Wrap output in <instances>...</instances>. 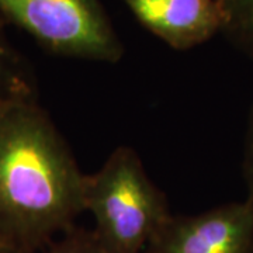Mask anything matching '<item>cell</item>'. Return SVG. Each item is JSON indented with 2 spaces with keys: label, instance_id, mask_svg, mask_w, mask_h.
I'll return each mask as SVG.
<instances>
[{
  "label": "cell",
  "instance_id": "6da1fadb",
  "mask_svg": "<svg viewBox=\"0 0 253 253\" xmlns=\"http://www.w3.org/2000/svg\"><path fill=\"white\" fill-rule=\"evenodd\" d=\"M84 174L37 100L0 103V241L45 249L84 212Z\"/></svg>",
  "mask_w": 253,
  "mask_h": 253
},
{
  "label": "cell",
  "instance_id": "7a4b0ae2",
  "mask_svg": "<svg viewBox=\"0 0 253 253\" xmlns=\"http://www.w3.org/2000/svg\"><path fill=\"white\" fill-rule=\"evenodd\" d=\"M83 206L107 253H142L172 215L165 193L129 146H118L97 172L84 174Z\"/></svg>",
  "mask_w": 253,
  "mask_h": 253
},
{
  "label": "cell",
  "instance_id": "3957f363",
  "mask_svg": "<svg viewBox=\"0 0 253 253\" xmlns=\"http://www.w3.org/2000/svg\"><path fill=\"white\" fill-rule=\"evenodd\" d=\"M0 20L51 54L109 63L124 54L99 0H0Z\"/></svg>",
  "mask_w": 253,
  "mask_h": 253
},
{
  "label": "cell",
  "instance_id": "277c9868",
  "mask_svg": "<svg viewBox=\"0 0 253 253\" xmlns=\"http://www.w3.org/2000/svg\"><path fill=\"white\" fill-rule=\"evenodd\" d=\"M142 253H253V203L170 215Z\"/></svg>",
  "mask_w": 253,
  "mask_h": 253
},
{
  "label": "cell",
  "instance_id": "5b68a950",
  "mask_svg": "<svg viewBox=\"0 0 253 253\" xmlns=\"http://www.w3.org/2000/svg\"><path fill=\"white\" fill-rule=\"evenodd\" d=\"M141 24L174 49L208 41L226 23L217 0H124Z\"/></svg>",
  "mask_w": 253,
  "mask_h": 253
},
{
  "label": "cell",
  "instance_id": "8992f818",
  "mask_svg": "<svg viewBox=\"0 0 253 253\" xmlns=\"http://www.w3.org/2000/svg\"><path fill=\"white\" fill-rule=\"evenodd\" d=\"M10 100H37V82L30 63L10 42L0 20V103Z\"/></svg>",
  "mask_w": 253,
  "mask_h": 253
},
{
  "label": "cell",
  "instance_id": "52a82bcc",
  "mask_svg": "<svg viewBox=\"0 0 253 253\" xmlns=\"http://www.w3.org/2000/svg\"><path fill=\"white\" fill-rule=\"evenodd\" d=\"M222 31L253 56V0H228Z\"/></svg>",
  "mask_w": 253,
  "mask_h": 253
},
{
  "label": "cell",
  "instance_id": "ba28073f",
  "mask_svg": "<svg viewBox=\"0 0 253 253\" xmlns=\"http://www.w3.org/2000/svg\"><path fill=\"white\" fill-rule=\"evenodd\" d=\"M45 253H107L91 229L72 226L45 248Z\"/></svg>",
  "mask_w": 253,
  "mask_h": 253
},
{
  "label": "cell",
  "instance_id": "9c48e42d",
  "mask_svg": "<svg viewBox=\"0 0 253 253\" xmlns=\"http://www.w3.org/2000/svg\"><path fill=\"white\" fill-rule=\"evenodd\" d=\"M244 173L249 196L248 199L253 203V107L251 110L249 123H248V134H246V145H245Z\"/></svg>",
  "mask_w": 253,
  "mask_h": 253
},
{
  "label": "cell",
  "instance_id": "30bf717a",
  "mask_svg": "<svg viewBox=\"0 0 253 253\" xmlns=\"http://www.w3.org/2000/svg\"><path fill=\"white\" fill-rule=\"evenodd\" d=\"M0 253H24L21 252V251H18V249H14V248H11L9 245H6L4 242H1L0 241Z\"/></svg>",
  "mask_w": 253,
  "mask_h": 253
},
{
  "label": "cell",
  "instance_id": "8fae6325",
  "mask_svg": "<svg viewBox=\"0 0 253 253\" xmlns=\"http://www.w3.org/2000/svg\"><path fill=\"white\" fill-rule=\"evenodd\" d=\"M218 3H219V4H221V6H222V7H224V9H225L226 7V4H228V0H217ZM226 11V10H225Z\"/></svg>",
  "mask_w": 253,
  "mask_h": 253
}]
</instances>
